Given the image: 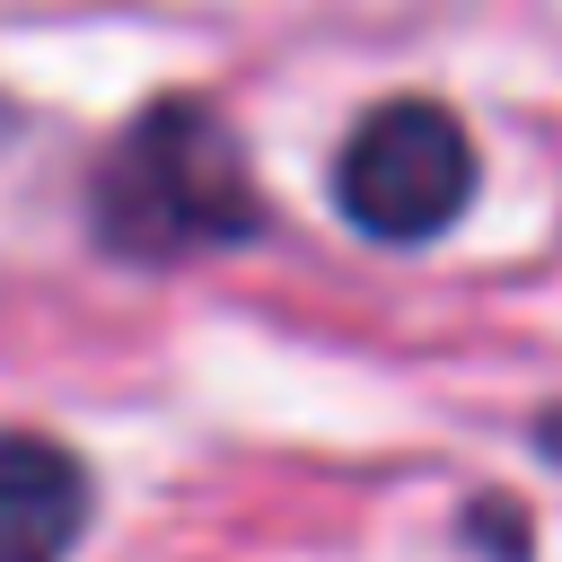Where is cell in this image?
Here are the masks:
<instances>
[{
	"label": "cell",
	"instance_id": "cell-1",
	"mask_svg": "<svg viewBox=\"0 0 562 562\" xmlns=\"http://www.w3.org/2000/svg\"><path fill=\"white\" fill-rule=\"evenodd\" d=\"M88 211H97V237L114 255L176 263V255H202V246H237L263 220V193L237 158V132L202 97H158L105 149Z\"/></svg>",
	"mask_w": 562,
	"mask_h": 562
},
{
	"label": "cell",
	"instance_id": "cell-2",
	"mask_svg": "<svg viewBox=\"0 0 562 562\" xmlns=\"http://www.w3.org/2000/svg\"><path fill=\"white\" fill-rule=\"evenodd\" d=\"M474 193V140L448 105L430 97H386L351 123L342 158H334V202L360 237L386 246H422L439 237Z\"/></svg>",
	"mask_w": 562,
	"mask_h": 562
},
{
	"label": "cell",
	"instance_id": "cell-3",
	"mask_svg": "<svg viewBox=\"0 0 562 562\" xmlns=\"http://www.w3.org/2000/svg\"><path fill=\"white\" fill-rule=\"evenodd\" d=\"M88 527V465L44 430H0V562H61Z\"/></svg>",
	"mask_w": 562,
	"mask_h": 562
},
{
	"label": "cell",
	"instance_id": "cell-4",
	"mask_svg": "<svg viewBox=\"0 0 562 562\" xmlns=\"http://www.w3.org/2000/svg\"><path fill=\"white\" fill-rule=\"evenodd\" d=\"M465 527H474V536H483V544H492L501 562H527V518H518V509H501V501H483V509H474Z\"/></svg>",
	"mask_w": 562,
	"mask_h": 562
},
{
	"label": "cell",
	"instance_id": "cell-5",
	"mask_svg": "<svg viewBox=\"0 0 562 562\" xmlns=\"http://www.w3.org/2000/svg\"><path fill=\"white\" fill-rule=\"evenodd\" d=\"M536 439H544V457H562V404L544 413V430H536Z\"/></svg>",
	"mask_w": 562,
	"mask_h": 562
}]
</instances>
